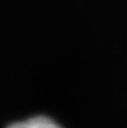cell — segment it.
<instances>
[{
  "label": "cell",
  "mask_w": 127,
  "mask_h": 128,
  "mask_svg": "<svg viewBox=\"0 0 127 128\" xmlns=\"http://www.w3.org/2000/svg\"><path fill=\"white\" fill-rule=\"evenodd\" d=\"M4 128H66V126L47 112H35V114L12 120Z\"/></svg>",
  "instance_id": "6da1fadb"
}]
</instances>
